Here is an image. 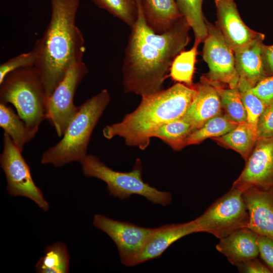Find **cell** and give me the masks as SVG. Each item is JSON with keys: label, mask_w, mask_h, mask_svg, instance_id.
Returning a JSON list of instances; mask_svg holds the SVG:
<instances>
[{"label": "cell", "mask_w": 273, "mask_h": 273, "mask_svg": "<svg viewBox=\"0 0 273 273\" xmlns=\"http://www.w3.org/2000/svg\"><path fill=\"white\" fill-rule=\"evenodd\" d=\"M136 21L126 46L122 66V83L126 93L141 97L162 89L171 64L190 41V26L184 18L162 34H157L146 23L140 0Z\"/></svg>", "instance_id": "1"}, {"label": "cell", "mask_w": 273, "mask_h": 273, "mask_svg": "<svg viewBox=\"0 0 273 273\" xmlns=\"http://www.w3.org/2000/svg\"><path fill=\"white\" fill-rule=\"evenodd\" d=\"M50 22L32 49L35 67L49 98L68 70L82 61L85 51L83 35L75 23L80 0H51Z\"/></svg>", "instance_id": "2"}, {"label": "cell", "mask_w": 273, "mask_h": 273, "mask_svg": "<svg viewBox=\"0 0 273 273\" xmlns=\"http://www.w3.org/2000/svg\"><path fill=\"white\" fill-rule=\"evenodd\" d=\"M196 93L195 85L189 86L178 82L166 89L143 96L133 111L120 122L106 125L103 134L107 139L121 137L127 146L144 150L159 127L183 116Z\"/></svg>", "instance_id": "3"}, {"label": "cell", "mask_w": 273, "mask_h": 273, "mask_svg": "<svg viewBox=\"0 0 273 273\" xmlns=\"http://www.w3.org/2000/svg\"><path fill=\"white\" fill-rule=\"evenodd\" d=\"M108 90H102L79 106L62 139L42 154V164L63 166L71 162L81 163L87 156L92 132L110 102Z\"/></svg>", "instance_id": "4"}, {"label": "cell", "mask_w": 273, "mask_h": 273, "mask_svg": "<svg viewBox=\"0 0 273 273\" xmlns=\"http://www.w3.org/2000/svg\"><path fill=\"white\" fill-rule=\"evenodd\" d=\"M48 97L41 78L35 66L15 70L0 84L1 103H10L29 129L36 134L47 119Z\"/></svg>", "instance_id": "5"}, {"label": "cell", "mask_w": 273, "mask_h": 273, "mask_svg": "<svg viewBox=\"0 0 273 273\" xmlns=\"http://www.w3.org/2000/svg\"><path fill=\"white\" fill-rule=\"evenodd\" d=\"M80 163L84 175L104 181L111 196L124 200L132 195H138L152 203L163 206L169 205L172 201L170 193L159 191L143 180V168L139 158L136 159L132 170L126 172L111 169L97 156L91 154H87Z\"/></svg>", "instance_id": "6"}, {"label": "cell", "mask_w": 273, "mask_h": 273, "mask_svg": "<svg viewBox=\"0 0 273 273\" xmlns=\"http://www.w3.org/2000/svg\"><path fill=\"white\" fill-rule=\"evenodd\" d=\"M243 192L234 187L215 201L195 219L199 232H206L223 238L234 231L246 228L249 214Z\"/></svg>", "instance_id": "7"}, {"label": "cell", "mask_w": 273, "mask_h": 273, "mask_svg": "<svg viewBox=\"0 0 273 273\" xmlns=\"http://www.w3.org/2000/svg\"><path fill=\"white\" fill-rule=\"evenodd\" d=\"M0 164L6 176L7 190L10 195L26 197L43 211L49 210V204L41 190L34 182L30 167L22 155V152L6 132L3 136Z\"/></svg>", "instance_id": "8"}, {"label": "cell", "mask_w": 273, "mask_h": 273, "mask_svg": "<svg viewBox=\"0 0 273 273\" xmlns=\"http://www.w3.org/2000/svg\"><path fill=\"white\" fill-rule=\"evenodd\" d=\"M87 73V67L82 61L74 64L48 99L47 119L59 137L63 136L79 109L74 104V97Z\"/></svg>", "instance_id": "9"}, {"label": "cell", "mask_w": 273, "mask_h": 273, "mask_svg": "<svg viewBox=\"0 0 273 273\" xmlns=\"http://www.w3.org/2000/svg\"><path fill=\"white\" fill-rule=\"evenodd\" d=\"M94 226L105 233L114 242L120 261L125 266H135V261L155 228L142 227L97 214Z\"/></svg>", "instance_id": "10"}, {"label": "cell", "mask_w": 273, "mask_h": 273, "mask_svg": "<svg viewBox=\"0 0 273 273\" xmlns=\"http://www.w3.org/2000/svg\"><path fill=\"white\" fill-rule=\"evenodd\" d=\"M206 23L208 34L203 41L202 53L203 59L209 68L205 77L211 81L236 87L240 76L236 68L234 52L216 24L213 25L207 21Z\"/></svg>", "instance_id": "11"}, {"label": "cell", "mask_w": 273, "mask_h": 273, "mask_svg": "<svg viewBox=\"0 0 273 273\" xmlns=\"http://www.w3.org/2000/svg\"><path fill=\"white\" fill-rule=\"evenodd\" d=\"M232 187L242 192L251 188L273 189V136L257 139L244 169Z\"/></svg>", "instance_id": "12"}, {"label": "cell", "mask_w": 273, "mask_h": 273, "mask_svg": "<svg viewBox=\"0 0 273 273\" xmlns=\"http://www.w3.org/2000/svg\"><path fill=\"white\" fill-rule=\"evenodd\" d=\"M214 3L216 25L234 53L246 48L262 34L244 23L234 0H214Z\"/></svg>", "instance_id": "13"}, {"label": "cell", "mask_w": 273, "mask_h": 273, "mask_svg": "<svg viewBox=\"0 0 273 273\" xmlns=\"http://www.w3.org/2000/svg\"><path fill=\"white\" fill-rule=\"evenodd\" d=\"M195 86L196 95L181 118L191 125L193 131L222 112L220 95L215 82L202 76Z\"/></svg>", "instance_id": "14"}, {"label": "cell", "mask_w": 273, "mask_h": 273, "mask_svg": "<svg viewBox=\"0 0 273 273\" xmlns=\"http://www.w3.org/2000/svg\"><path fill=\"white\" fill-rule=\"evenodd\" d=\"M242 196L249 214L246 228L273 240V189L251 188Z\"/></svg>", "instance_id": "15"}, {"label": "cell", "mask_w": 273, "mask_h": 273, "mask_svg": "<svg viewBox=\"0 0 273 273\" xmlns=\"http://www.w3.org/2000/svg\"><path fill=\"white\" fill-rule=\"evenodd\" d=\"M197 232L199 230L194 219L155 228L137 258L135 265L160 257L172 244L185 236Z\"/></svg>", "instance_id": "16"}, {"label": "cell", "mask_w": 273, "mask_h": 273, "mask_svg": "<svg viewBox=\"0 0 273 273\" xmlns=\"http://www.w3.org/2000/svg\"><path fill=\"white\" fill-rule=\"evenodd\" d=\"M258 235L249 229L241 228L219 239L216 248L231 263L236 265L245 261L257 258L259 255Z\"/></svg>", "instance_id": "17"}, {"label": "cell", "mask_w": 273, "mask_h": 273, "mask_svg": "<svg viewBox=\"0 0 273 273\" xmlns=\"http://www.w3.org/2000/svg\"><path fill=\"white\" fill-rule=\"evenodd\" d=\"M140 1L146 23L157 34L168 31L184 17L176 0Z\"/></svg>", "instance_id": "18"}, {"label": "cell", "mask_w": 273, "mask_h": 273, "mask_svg": "<svg viewBox=\"0 0 273 273\" xmlns=\"http://www.w3.org/2000/svg\"><path fill=\"white\" fill-rule=\"evenodd\" d=\"M264 38L262 34L246 48L234 53L236 68L240 77L246 80L253 87L267 76L263 60Z\"/></svg>", "instance_id": "19"}, {"label": "cell", "mask_w": 273, "mask_h": 273, "mask_svg": "<svg viewBox=\"0 0 273 273\" xmlns=\"http://www.w3.org/2000/svg\"><path fill=\"white\" fill-rule=\"evenodd\" d=\"M213 139L238 152L246 161L255 145L257 136L256 132L246 121L239 123L226 134Z\"/></svg>", "instance_id": "20"}, {"label": "cell", "mask_w": 273, "mask_h": 273, "mask_svg": "<svg viewBox=\"0 0 273 273\" xmlns=\"http://www.w3.org/2000/svg\"><path fill=\"white\" fill-rule=\"evenodd\" d=\"M0 126L22 152L25 144L35 135L11 107L3 103H0Z\"/></svg>", "instance_id": "21"}, {"label": "cell", "mask_w": 273, "mask_h": 273, "mask_svg": "<svg viewBox=\"0 0 273 273\" xmlns=\"http://www.w3.org/2000/svg\"><path fill=\"white\" fill-rule=\"evenodd\" d=\"M44 254L37 262L35 271L38 273H67L70 257L67 246L58 242L47 246Z\"/></svg>", "instance_id": "22"}, {"label": "cell", "mask_w": 273, "mask_h": 273, "mask_svg": "<svg viewBox=\"0 0 273 273\" xmlns=\"http://www.w3.org/2000/svg\"><path fill=\"white\" fill-rule=\"evenodd\" d=\"M238 124L221 113L193 130L186 139L185 145L198 144L206 139L222 136L234 129Z\"/></svg>", "instance_id": "23"}, {"label": "cell", "mask_w": 273, "mask_h": 273, "mask_svg": "<svg viewBox=\"0 0 273 273\" xmlns=\"http://www.w3.org/2000/svg\"><path fill=\"white\" fill-rule=\"evenodd\" d=\"M204 0H176L178 7L184 18L193 30L195 43L204 41L208 34L206 20L202 6Z\"/></svg>", "instance_id": "24"}, {"label": "cell", "mask_w": 273, "mask_h": 273, "mask_svg": "<svg viewBox=\"0 0 273 273\" xmlns=\"http://www.w3.org/2000/svg\"><path fill=\"white\" fill-rule=\"evenodd\" d=\"M192 131L191 125L180 118L161 125L155 131L152 138L161 139L174 150H180L185 147V141Z\"/></svg>", "instance_id": "25"}, {"label": "cell", "mask_w": 273, "mask_h": 273, "mask_svg": "<svg viewBox=\"0 0 273 273\" xmlns=\"http://www.w3.org/2000/svg\"><path fill=\"white\" fill-rule=\"evenodd\" d=\"M198 46L194 43L191 49L182 51L175 58L169 70L172 80L189 86H195L193 77Z\"/></svg>", "instance_id": "26"}, {"label": "cell", "mask_w": 273, "mask_h": 273, "mask_svg": "<svg viewBox=\"0 0 273 273\" xmlns=\"http://www.w3.org/2000/svg\"><path fill=\"white\" fill-rule=\"evenodd\" d=\"M215 83L219 93L224 114L231 120L238 123L247 121V113L238 86L234 88L229 87L223 88L221 84Z\"/></svg>", "instance_id": "27"}, {"label": "cell", "mask_w": 273, "mask_h": 273, "mask_svg": "<svg viewBox=\"0 0 273 273\" xmlns=\"http://www.w3.org/2000/svg\"><path fill=\"white\" fill-rule=\"evenodd\" d=\"M99 8L104 9L122 21L130 28L135 23L138 15L135 0H92Z\"/></svg>", "instance_id": "28"}, {"label": "cell", "mask_w": 273, "mask_h": 273, "mask_svg": "<svg viewBox=\"0 0 273 273\" xmlns=\"http://www.w3.org/2000/svg\"><path fill=\"white\" fill-rule=\"evenodd\" d=\"M252 87L248 81L240 77L238 87L247 113V122L256 132L259 117L266 106L252 92Z\"/></svg>", "instance_id": "29"}, {"label": "cell", "mask_w": 273, "mask_h": 273, "mask_svg": "<svg viewBox=\"0 0 273 273\" xmlns=\"http://www.w3.org/2000/svg\"><path fill=\"white\" fill-rule=\"evenodd\" d=\"M36 57L33 51L11 58L0 65V84L10 72L22 68L34 66Z\"/></svg>", "instance_id": "30"}, {"label": "cell", "mask_w": 273, "mask_h": 273, "mask_svg": "<svg viewBox=\"0 0 273 273\" xmlns=\"http://www.w3.org/2000/svg\"><path fill=\"white\" fill-rule=\"evenodd\" d=\"M256 133L257 139L273 136V102L266 107L259 117Z\"/></svg>", "instance_id": "31"}, {"label": "cell", "mask_w": 273, "mask_h": 273, "mask_svg": "<svg viewBox=\"0 0 273 273\" xmlns=\"http://www.w3.org/2000/svg\"><path fill=\"white\" fill-rule=\"evenodd\" d=\"M252 92L267 106L273 102V75L267 76L251 88Z\"/></svg>", "instance_id": "32"}, {"label": "cell", "mask_w": 273, "mask_h": 273, "mask_svg": "<svg viewBox=\"0 0 273 273\" xmlns=\"http://www.w3.org/2000/svg\"><path fill=\"white\" fill-rule=\"evenodd\" d=\"M257 243L259 255L273 272V240L265 236L258 235Z\"/></svg>", "instance_id": "33"}, {"label": "cell", "mask_w": 273, "mask_h": 273, "mask_svg": "<svg viewBox=\"0 0 273 273\" xmlns=\"http://www.w3.org/2000/svg\"><path fill=\"white\" fill-rule=\"evenodd\" d=\"M240 272L243 273H270L269 268L261 262L257 258L249 259L236 265Z\"/></svg>", "instance_id": "34"}, {"label": "cell", "mask_w": 273, "mask_h": 273, "mask_svg": "<svg viewBox=\"0 0 273 273\" xmlns=\"http://www.w3.org/2000/svg\"><path fill=\"white\" fill-rule=\"evenodd\" d=\"M263 60L267 75H273V44L270 46L264 45Z\"/></svg>", "instance_id": "35"}]
</instances>
